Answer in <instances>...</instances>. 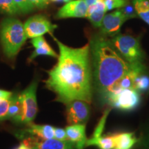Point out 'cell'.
Here are the masks:
<instances>
[{"label": "cell", "instance_id": "1", "mask_svg": "<svg viewBox=\"0 0 149 149\" xmlns=\"http://www.w3.org/2000/svg\"><path fill=\"white\" fill-rule=\"evenodd\" d=\"M59 50L57 64L48 72L46 87L57 95L56 100L65 104L74 100L92 101V69L90 44L81 48L64 45L55 37Z\"/></svg>", "mask_w": 149, "mask_h": 149}, {"label": "cell", "instance_id": "2", "mask_svg": "<svg viewBox=\"0 0 149 149\" xmlns=\"http://www.w3.org/2000/svg\"><path fill=\"white\" fill-rule=\"evenodd\" d=\"M93 77L95 88L102 100L117 88L120 80L133 66L119 54L109 37L95 35L90 41Z\"/></svg>", "mask_w": 149, "mask_h": 149}, {"label": "cell", "instance_id": "3", "mask_svg": "<svg viewBox=\"0 0 149 149\" xmlns=\"http://www.w3.org/2000/svg\"><path fill=\"white\" fill-rule=\"evenodd\" d=\"M0 39L3 53L13 58L27 39L24 24L15 17L5 18L0 24Z\"/></svg>", "mask_w": 149, "mask_h": 149}, {"label": "cell", "instance_id": "4", "mask_svg": "<svg viewBox=\"0 0 149 149\" xmlns=\"http://www.w3.org/2000/svg\"><path fill=\"white\" fill-rule=\"evenodd\" d=\"M110 41L119 54L129 63L142 62L144 52L139 40L135 37L120 33L110 39Z\"/></svg>", "mask_w": 149, "mask_h": 149}, {"label": "cell", "instance_id": "5", "mask_svg": "<svg viewBox=\"0 0 149 149\" xmlns=\"http://www.w3.org/2000/svg\"><path fill=\"white\" fill-rule=\"evenodd\" d=\"M105 102L117 109L131 111L139 105L140 96L138 91L134 88L122 89L117 87L108 95Z\"/></svg>", "mask_w": 149, "mask_h": 149}, {"label": "cell", "instance_id": "6", "mask_svg": "<svg viewBox=\"0 0 149 149\" xmlns=\"http://www.w3.org/2000/svg\"><path fill=\"white\" fill-rule=\"evenodd\" d=\"M38 80L35 79L31 85L19 95L24 109V118L22 124H29L32 122L36 117L37 109L36 92Z\"/></svg>", "mask_w": 149, "mask_h": 149}, {"label": "cell", "instance_id": "7", "mask_svg": "<svg viewBox=\"0 0 149 149\" xmlns=\"http://www.w3.org/2000/svg\"><path fill=\"white\" fill-rule=\"evenodd\" d=\"M27 38H35L43 36L46 33H52L57 26L52 24L46 16L36 15L26 21L24 24Z\"/></svg>", "mask_w": 149, "mask_h": 149}, {"label": "cell", "instance_id": "8", "mask_svg": "<svg viewBox=\"0 0 149 149\" xmlns=\"http://www.w3.org/2000/svg\"><path fill=\"white\" fill-rule=\"evenodd\" d=\"M66 114L70 125L86 124L90 116V107L86 102L74 100L66 104Z\"/></svg>", "mask_w": 149, "mask_h": 149}, {"label": "cell", "instance_id": "9", "mask_svg": "<svg viewBox=\"0 0 149 149\" xmlns=\"http://www.w3.org/2000/svg\"><path fill=\"white\" fill-rule=\"evenodd\" d=\"M128 18L122 13L121 9L106 15L102 20L101 34L107 37H113L120 33V29L123 24Z\"/></svg>", "mask_w": 149, "mask_h": 149}, {"label": "cell", "instance_id": "10", "mask_svg": "<svg viewBox=\"0 0 149 149\" xmlns=\"http://www.w3.org/2000/svg\"><path fill=\"white\" fill-rule=\"evenodd\" d=\"M88 7L85 0H71L57 11V19L86 17Z\"/></svg>", "mask_w": 149, "mask_h": 149}, {"label": "cell", "instance_id": "11", "mask_svg": "<svg viewBox=\"0 0 149 149\" xmlns=\"http://www.w3.org/2000/svg\"><path fill=\"white\" fill-rule=\"evenodd\" d=\"M24 141L33 149H77L73 143L68 140H59L54 138L38 140L37 138H31Z\"/></svg>", "mask_w": 149, "mask_h": 149}, {"label": "cell", "instance_id": "12", "mask_svg": "<svg viewBox=\"0 0 149 149\" xmlns=\"http://www.w3.org/2000/svg\"><path fill=\"white\" fill-rule=\"evenodd\" d=\"M68 140L73 143L77 149H84L87 141L86 124H72L66 128Z\"/></svg>", "mask_w": 149, "mask_h": 149}, {"label": "cell", "instance_id": "13", "mask_svg": "<svg viewBox=\"0 0 149 149\" xmlns=\"http://www.w3.org/2000/svg\"><path fill=\"white\" fill-rule=\"evenodd\" d=\"M31 44L34 46L35 51L30 56L29 60L32 61L37 57L40 55L51 56L53 57H58L57 54L54 51V50L48 44L45 39L42 36L32 38L31 41Z\"/></svg>", "mask_w": 149, "mask_h": 149}, {"label": "cell", "instance_id": "14", "mask_svg": "<svg viewBox=\"0 0 149 149\" xmlns=\"http://www.w3.org/2000/svg\"><path fill=\"white\" fill-rule=\"evenodd\" d=\"M107 11L104 1L100 0L96 3L88 7L86 17L95 27L100 28L102 20Z\"/></svg>", "mask_w": 149, "mask_h": 149}, {"label": "cell", "instance_id": "15", "mask_svg": "<svg viewBox=\"0 0 149 149\" xmlns=\"http://www.w3.org/2000/svg\"><path fill=\"white\" fill-rule=\"evenodd\" d=\"M24 109L19 95H13L6 120H12L15 123H23Z\"/></svg>", "mask_w": 149, "mask_h": 149}, {"label": "cell", "instance_id": "16", "mask_svg": "<svg viewBox=\"0 0 149 149\" xmlns=\"http://www.w3.org/2000/svg\"><path fill=\"white\" fill-rule=\"evenodd\" d=\"M29 128L26 132L36 135L41 139H48L55 137V128L50 125H38L33 122L27 124Z\"/></svg>", "mask_w": 149, "mask_h": 149}, {"label": "cell", "instance_id": "17", "mask_svg": "<svg viewBox=\"0 0 149 149\" xmlns=\"http://www.w3.org/2000/svg\"><path fill=\"white\" fill-rule=\"evenodd\" d=\"M115 147L113 149H131L137 141V137L133 133H121L114 134Z\"/></svg>", "mask_w": 149, "mask_h": 149}, {"label": "cell", "instance_id": "18", "mask_svg": "<svg viewBox=\"0 0 149 149\" xmlns=\"http://www.w3.org/2000/svg\"><path fill=\"white\" fill-rule=\"evenodd\" d=\"M96 146L100 149H113L115 147L114 135L101 136L96 139H87L85 146Z\"/></svg>", "mask_w": 149, "mask_h": 149}, {"label": "cell", "instance_id": "19", "mask_svg": "<svg viewBox=\"0 0 149 149\" xmlns=\"http://www.w3.org/2000/svg\"><path fill=\"white\" fill-rule=\"evenodd\" d=\"M0 12L10 15L22 13L14 0H0Z\"/></svg>", "mask_w": 149, "mask_h": 149}, {"label": "cell", "instance_id": "20", "mask_svg": "<svg viewBox=\"0 0 149 149\" xmlns=\"http://www.w3.org/2000/svg\"><path fill=\"white\" fill-rule=\"evenodd\" d=\"M134 88L137 91H145L149 88V77L144 72L136 77L134 83Z\"/></svg>", "mask_w": 149, "mask_h": 149}, {"label": "cell", "instance_id": "21", "mask_svg": "<svg viewBox=\"0 0 149 149\" xmlns=\"http://www.w3.org/2000/svg\"><path fill=\"white\" fill-rule=\"evenodd\" d=\"M109 112H110V109H107L104 111V115H102V118L100 119L97 126H96L95 129V131L93 134V136L91 137L90 139H96L99 138V137H101L102 134L104 131V128H105L106 121H107L108 115H109Z\"/></svg>", "mask_w": 149, "mask_h": 149}, {"label": "cell", "instance_id": "22", "mask_svg": "<svg viewBox=\"0 0 149 149\" xmlns=\"http://www.w3.org/2000/svg\"><path fill=\"white\" fill-rule=\"evenodd\" d=\"M132 2L137 15L149 10V0H132Z\"/></svg>", "mask_w": 149, "mask_h": 149}, {"label": "cell", "instance_id": "23", "mask_svg": "<svg viewBox=\"0 0 149 149\" xmlns=\"http://www.w3.org/2000/svg\"><path fill=\"white\" fill-rule=\"evenodd\" d=\"M102 1H104L107 10L123 8L128 3V0H102Z\"/></svg>", "mask_w": 149, "mask_h": 149}, {"label": "cell", "instance_id": "24", "mask_svg": "<svg viewBox=\"0 0 149 149\" xmlns=\"http://www.w3.org/2000/svg\"><path fill=\"white\" fill-rule=\"evenodd\" d=\"M14 1L20 9L22 13H28L31 12L35 8L34 6L29 0H14Z\"/></svg>", "mask_w": 149, "mask_h": 149}, {"label": "cell", "instance_id": "25", "mask_svg": "<svg viewBox=\"0 0 149 149\" xmlns=\"http://www.w3.org/2000/svg\"><path fill=\"white\" fill-rule=\"evenodd\" d=\"M11 97L8 99L0 100V121L6 120L9 106H10L11 102Z\"/></svg>", "mask_w": 149, "mask_h": 149}, {"label": "cell", "instance_id": "26", "mask_svg": "<svg viewBox=\"0 0 149 149\" xmlns=\"http://www.w3.org/2000/svg\"><path fill=\"white\" fill-rule=\"evenodd\" d=\"M121 10L122 11L123 13L125 15V16L128 18V19L130 18L136 17L138 16L137 13H136L135 8H134L133 6H130L129 3H128L125 6L122 8Z\"/></svg>", "mask_w": 149, "mask_h": 149}, {"label": "cell", "instance_id": "27", "mask_svg": "<svg viewBox=\"0 0 149 149\" xmlns=\"http://www.w3.org/2000/svg\"><path fill=\"white\" fill-rule=\"evenodd\" d=\"M55 138L59 140H68L66 129L61 128H55Z\"/></svg>", "mask_w": 149, "mask_h": 149}, {"label": "cell", "instance_id": "28", "mask_svg": "<svg viewBox=\"0 0 149 149\" xmlns=\"http://www.w3.org/2000/svg\"><path fill=\"white\" fill-rule=\"evenodd\" d=\"M35 7L39 8H46L48 4V0H29Z\"/></svg>", "mask_w": 149, "mask_h": 149}, {"label": "cell", "instance_id": "29", "mask_svg": "<svg viewBox=\"0 0 149 149\" xmlns=\"http://www.w3.org/2000/svg\"><path fill=\"white\" fill-rule=\"evenodd\" d=\"M13 95V93L10 91L0 89V100L1 99H8Z\"/></svg>", "mask_w": 149, "mask_h": 149}, {"label": "cell", "instance_id": "30", "mask_svg": "<svg viewBox=\"0 0 149 149\" xmlns=\"http://www.w3.org/2000/svg\"><path fill=\"white\" fill-rule=\"evenodd\" d=\"M139 17H140L141 19L147 23L149 25V10L146 13H141L138 14Z\"/></svg>", "mask_w": 149, "mask_h": 149}, {"label": "cell", "instance_id": "31", "mask_svg": "<svg viewBox=\"0 0 149 149\" xmlns=\"http://www.w3.org/2000/svg\"><path fill=\"white\" fill-rule=\"evenodd\" d=\"M15 149H33V148L29 144H28L26 142L23 141Z\"/></svg>", "mask_w": 149, "mask_h": 149}, {"label": "cell", "instance_id": "32", "mask_svg": "<svg viewBox=\"0 0 149 149\" xmlns=\"http://www.w3.org/2000/svg\"><path fill=\"white\" fill-rule=\"evenodd\" d=\"M98 1H100V0H85L86 3L88 7L91 6H92L93 4H95V3H96Z\"/></svg>", "mask_w": 149, "mask_h": 149}, {"label": "cell", "instance_id": "33", "mask_svg": "<svg viewBox=\"0 0 149 149\" xmlns=\"http://www.w3.org/2000/svg\"><path fill=\"white\" fill-rule=\"evenodd\" d=\"M70 1H71V0H63V1H64V2H66V3L69 2Z\"/></svg>", "mask_w": 149, "mask_h": 149}, {"label": "cell", "instance_id": "34", "mask_svg": "<svg viewBox=\"0 0 149 149\" xmlns=\"http://www.w3.org/2000/svg\"><path fill=\"white\" fill-rule=\"evenodd\" d=\"M51 1H63V0H51Z\"/></svg>", "mask_w": 149, "mask_h": 149}]
</instances>
